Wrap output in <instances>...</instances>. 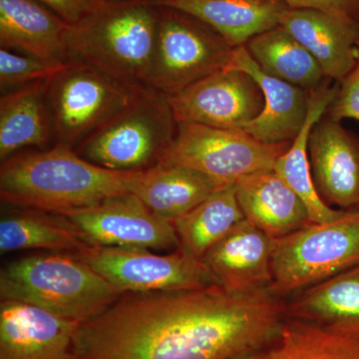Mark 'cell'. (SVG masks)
Here are the masks:
<instances>
[{
    "mask_svg": "<svg viewBox=\"0 0 359 359\" xmlns=\"http://www.w3.org/2000/svg\"><path fill=\"white\" fill-rule=\"evenodd\" d=\"M292 142L266 144L243 129L178 123L176 138L162 162L195 170L221 188L273 169Z\"/></svg>",
    "mask_w": 359,
    "mask_h": 359,
    "instance_id": "9",
    "label": "cell"
},
{
    "mask_svg": "<svg viewBox=\"0 0 359 359\" xmlns=\"http://www.w3.org/2000/svg\"><path fill=\"white\" fill-rule=\"evenodd\" d=\"M337 95L325 114L339 121L344 119L359 121V58L353 69L337 83Z\"/></svg>",
    "mask_w": 359,
    "mask_h": 359,
    "instance_id": "30",
    "label": "cell"
},
{
    "mask_svg": "<svg viewBox=\"0 0 359 359\" xmlns=\"http://www.w3.org/2000/svg\"><path fill=\"white\" fill-rule=\"evenodd\" d=\"M47 80L1 94L0 161L26 148L42 149L54 138L46 97Z\"/></svg>",
    "mask_w": 359,
    "mask_h": 359,
    "instance_id": "23",
    "label": "cell"
},
{
    "mask_svg": "<svg viewBox=\"0 0 359 359\" xmlns=\"http://www.w3.org/2000/svg\"><path fill=\"white\" fill-rule=\"evenodd\" d=\"M245 46L264 73L287 83L311 91L327 79L308 49L282 25L252 37Z\"/></svg>",
    "mask_w": 359,
    "mask_h": 359,
    "instance_id": "28",
    "label": "cell"
},
{
    "mask_svg": "<svg viewBox=\"0 0 359 359\" xmlns=\"http://www.w3.org/2000/svg\"><path fill=\"white\" fill-rule=\"evenodd\" d=\"M66 62H51L15 53L9 49H0V89L1 94L22 88L35 82L50 79L62 69Z\"/></svg>",
    "mask_w": 359,
    "mask_h": 359,
    "instance_id": "29",
    "label": "cell"
},
{
    "mask_svg": "<svg viewBox=\"0 0 359 359\" xmlns=\"http://www.w3.org/2000/svg\"><path fill=\"white\" fill-rule=\"evenodd\" d=\"M287 316L321 327L359 332V264L297 292Z\"/></svg>",
    "mask_w": 359,
    "mask_h": 359,
    "instance_id": "24",
    "label": "cell"
},
{
    "mask_svg": "<svg viewBox=\"0 0 359 359\" xmlns=\"http://www.w3.org/2000/svg\"><path fill=\"white\" fill-rule=\"evenodd\" d=\"M224 69L244 71L256 80L263 92V111L243 130L263 143L294 140L308 118L309 91L264 73L245 46L233 48Z\"/></svg>",
    "mask_w": 359,
    "mask_h": 359,
    "instance_id": "15",
    "label": "cell"
},
{
    "mask_svg": "<svg viewBox=\"0 0 359 359\" xmlns=\"http://www.w3.org/2000/svg\"><path fill=\"white\" fill-rule=\"evenodd\" d=\"M289 8L313 9L359 21V0H283Z\"/></svg>",
    "mask_w": 359,
    "mask_h": 359,
    "instance_id": "31",
    "label": "cell"
},
{
    "mask_svg": "<svg viewBox=\"0 0 359 359\" xmlns=\"http://www.w3.org/2000/svg\"><path fill=\"white\" fill-rule=\"evenodd\" d=\"M309 156L314 186L335 209L359 211V135L325 114L311 130Z\"/></svg>",
    "mask_w": 359,
    "mask_h": 359,
    "instance_id": "13",
    "label": "cell"
},
{
    "mask_svg": "<svg viewBox=\"0 0 359 359\" xmlns=\"http://www.w3.org/2000/svg\"><path fill=\"white\" fill-rule=\"evenodd\" d=\"M70 25H76L102 0H37Z\"/></svg>",
    "mask_w": 359,
    "mask_h": 359,
    "instance_id": "32",
    "label": "cell"
},
{
    "mask_svg": "<svg viewBox=\"0 0 359 359\" xmlns=\"http://www.w3.org/2000/svg\"><path fill=\"white\" fill-rule=\"evenodd\" d=\"M178 123L243 129L264 108L261 87L244 71L223 69L169 96Z\"/></svg>",
    "mask_w": 359,
    "mask_h": 359,
    "instance_id": "11",
    "label": "cell"
},
{
    "mask_svg": "<svg viewBox=\"0 0 359 359\" xmlns=\"http://www.w3.org/2000/svg\"><path fill=\"white\" fill-rule=\"evenodd\" d=\"M275 243L276 240L245 219L212 247L202 262L224 290L261 289L273 282Z\"/></svg>",
    "mask_w": 359,
    "mask_h": 359,
    "instance_id": "16",
    "label": "cell"
},
{
    "mask_svg": "<svg viewBox=\"0 0 359 359\" xmlns=\"http://www.w3.org/2000/svg\"><path fill=\"white\" fill-rule=\"evenodd\" d=\"M77 323L13 299L0 302V359H75Z\"/></svg>",
    "mask_w": 359,
    "mask_h": 359,
    "instance_id": "14",
    "label": "cell"
},
{
    "mask_svg": "<svg viewBox=\"0 0 359 359\" xmlns=\"http://www.w3.org/2000/svg\"><path fill=\"white\" fill-rule=\"evenodd\" d=\"M285 318L271 285L130 292L80 325L75 359H233L273 339Z\"/></svg>",
    "mask_w": 359,
    "mask_h": 359,
    "instance_id": "1",
    "label": "cell"
},
{
    "mask_svg": "<svg viewBox=\"0 0 359 359\" xmlns=\"http://www.w3.org/2000/svg\"><path fill=\"white\" fill-rule=\"evenodd\" d=\"M200 18L236 48L280 25L289 6L283 0H154Z\"/></svg>",
    "mask_w": 359,
    "mask_h": 359,
    "instance_id": "20",
    "label": "cell"
},
{
    "mask_svg": "<svg viewBox=\"0 0 359 359\" xmlns=\"http://www.w3.org/2000/svg\"><path fill=\"white\" fill-rule=\"evenodd\" d=\"M337 83L325 79L318 88L309 91V114L302 131L290 148L276 160L273 170L292 188L308 210L311 224H325L344 216L347 211L325 204L314 186L309 156V139L314 125L334 101Z\"/></svg>",
    "mask_w": 359,
    "mask_h": 359,
    "instance_id": "21",
    "label": "cell"
},
{
    "mask_svg": "<svg viewBox=\"0 0 359 359\" xmlns=\"http://www.w3.org/2000/svg\"><path fill=\"white\" fill-rule=\"evenodd\" d=\"M358 264L359 211L346 212L276 240L271 287L285 297Z\"/></svg>",
    "mask_w": 359,
    "mask_h": 359,
    "instance_id": "7",
    "label": "cell"
},
{
    "mask_svg": "<svg viewBox=\"0 0 359 359\" xmlns=\"http://www.w3.org/2000/svg\"><path fill=\"white\" fill-rule=\"evenodd\" d=\"M143 85L127 83L79 61H67L47 80L54 139L75 148L136 98Z\"/></svg>",
    "mask_w": 359,
    "mask_h": 359,
    "instance_id": "6",
    "label": "cell"
},
{
    "mask_svg": "<svg viewBox=\"0 0 359 359\" xmlns=\"http://www.w3.org/2000/svg\"><path fill=\"white\" fill-rule=\"evenodd\" d=\"M233 359H359V332H344L287 318L263 346Z\"/></svg>",
    "mask_w": 359,
    "mask_h": 359,
    "instance_id": "25",
    "label": "cell"
},
{
    "mask_svg": "<svg viewBox=\"0 0 359 359\" xmlns=\"http://www.w3.org/2000/svg\"><path fill=\"white\" fill-rule=\"evenodd\" d=\"M280 25L308 49L327 79L339 83L358 62V20L313 9L287 8Z\"/></svg>",
    "mask_w": 359,
    "mask_h": 359,
    "instance_id": "17",
    "label": "cell"
},
{
    "mask_svg": "<svg viewBox=\"0 0 359 359\" xmlns=\"http://www.w3.org/2000/svg\"><path fill=\"white\" fill-rule=\"evenodd\" d=\"M233 47L192 14L159 6V23L146 86L167 96L223 70Z\"/></svg>",
    "mask_w": 359,
    "mask_h": 359,
    "instance_id": "8",
    "label": "cell"
},
{
    "mask_svg": "<svg viewBox=\"0 0 359 359\" xmlns=\"http://www.w3.org/2000/svg\"><path fill=\"white\" fill-rule=\"evenodd\" d=\"M71 25L37 0H0L2 48L51 61L67 62Z\"/></svg>",
    "mask_w": 359,
    "mask_h": 359,
    "instance_id": "18",
    "label": "cell"
},
{
    "mask_svg": "<svg viewBox=\"0 0 359 359\" xmlns=\"http://www.w3.org/2000/svg\"><path fill=\"white\" fill-rule=\"evenodd\" d=\"M177 131L178 122L169 96L145 86L126 108L90 134L74 150L106 169L143 171L162 162Z\"/></svg>",
    "mask_w": 359,
    "mask_h": 359,
    "instance_id": "5",
    "label": "cell"
},
{
    "mask_svg": "<svg viewBox=\"0 0 359 359\" xmlns=\"http://www.w3.org/2000/svg\"><path fill=\"white\" fill-rule=\"evenodd\" d=\"M13 208L2 212L0 219L2 255L25 250L75 252L88 245L81 233L62 215Z\"/></svg>",
    "mask_w": 359,
    "mask_h": 359,
    "instance_id": "26",
    "label": "cell"
},
{
    "mask_svg": "<svg viewBox=\"0 0 359 359\" xmlns=\"http://www.w3.org/2000/svg\"><path fill=\"white\" fill-rule=\"evenodd\" d=\"M236 185L216 189L192 211L173 222L180 248L202 261L205 255L244 221Z\"/></svg>",
    "mask_w": 359,
    "mask_h": 359,
    "instance_id": "27",
    "label": "cell"
},
{
    "mask_svg": "<svg viewBox=\"0 0 359 359\" xmlns=\"http://www.w3.org/2000/svg\"><path fill=\"white\" fill-rule=\"evenodd\" d=\"M236 193L245 219L273 240L311 224L306 205L273 169L241 180Z\"/></svg>",
    "mask_w": 359,
    "mask_h": 359,
    "instance_id": "19",
    "label": "cell"
},
{
    "mask_svg": "<svg viewBox=\"0 0 359 359\" xmlns=\"http://www.w3.org/2000/svg\"><path fill=\"white\" fill-rule=\"evenodd\" d=\"M123 294L202 290L219 285L200 259L181 248L169 255L133 247L86 245L72 252Z\"/></svg>",
    "mask_w": 359,
    "mask_h": 359,
    "instance_id": "10",
    "label": "cell"
},
{
    "mask_svg": "<svg viewBox=\"0 0 359 359\" xmlns=\"http://www.w3.org/2000/svg\"><path fill=\"white\" fill-rule=\"evenodd\" d=\"M124 294L72 252L21 257L0 271V297L34 304L79 323L107 311Z\"/></svg>",
    "mask_w": 359,
    "mask_h": 359,
    "instance_id": "4",
    "label": "cell"
},
{
    "mask_svg": "<svg viewBox=\"0 0 359 359\" xmlns=\"http://www.w3.org/2000/svg\"><path fill=\"white\" fill-rule=\"evenodd\" d=\"M139 173L98 166L74 148L56 143L1 162L0 198L11 207L66 215L133 194Z\"/></svg>",
    "mask_w": 359,
    "mask_h": 359,
    "instance_id": "2",
    "label": "cell"
},
{
    "mask_svg": "<svg viewBox=\"0 0 359 359\" xmlns=\"http://www.w3.org/2000/svg\"><path fill=\"white\" fill-rule=\"evenodd\" d=\"M159 23L154 0H102L67 39V60L79 61L110 76L146 86Z\"/></svg>",
    "mask_w": 359,
    "mask_h": 359,
    "instance_id": "3",
    "label": "cell"
},
{
    "mask_svg": "<svg viewBox=\"0 0 359 359\" xmlns=\"http://www.w3.org/2000/svg\"><path fill=\"white\" fill-rule=\"evenodd\" d=\"M62 216L90 245L157 250L180 248L173 224L156 216L134 194L114 196Z\"/></svg>",
    "mask_w": 359,
    "mask_h": 359,
    "instance_id": "12",
    "label": "cell"
},
{
    "mask_svg": "<svg viewBox=\"0 0 359 359\" xmlns=\"http://www.w3.org/2000/svg\"><path fill=\"white\" fill-rule=\"evenodd\" d=\"M219 187L195 170L161 162L139 173L133 194L168 222L185 216Z\"/></svg>",
    "mask_w": 359,
    "mask_h": 359,
    "instance_id": "22",
    "label": "cell"
},
{
    "mask_svg": "<svg viewBox=\"0 0 359 359\" xmlns=\"http://www.w3.org/2000/svg\"><path fill=\"white\" fill-rule=\"evenodd\" d=\"M108 1H115V0H108Z\"/></svg>",
    "mask_w": 359,
    "mask_h": 359,
    "instance_id": "33",
    "label": "cell"
}]
</instances>
